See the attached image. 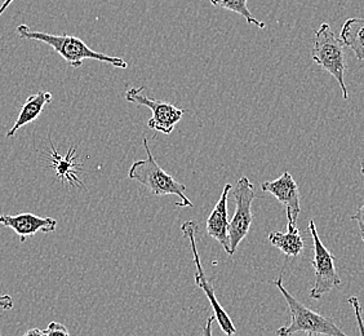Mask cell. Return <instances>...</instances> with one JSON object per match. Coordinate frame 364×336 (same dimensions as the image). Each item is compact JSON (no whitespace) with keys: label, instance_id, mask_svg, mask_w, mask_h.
Here are the masks:
<instances>
[{"label":"cell","instance_id":"cell-13","mask_svg":"<svg viewBox=\"0 0 364 336\" xmlns=\"http://www.w3.org/2000/svg\"><path fill=\"white\" fill-rule=\"evenodd\" d=\"M50 101H52V93L49 92L39 91L36 92V95L28 96L25 104L22 105L21 112L14 122V127L8 131L7 137H14L20 128L38 120L39 115L42 114L44 106L48 105Z\"/></svg>","mask_w":364,"mask_h":336},{"label":"cell","instance_id":"cell-8","mask_svg":"<svg viewBox=\"0 0 364 336\" xmlns=\"http://www.w3.org/2000/svg\"><path fill=\"white\" fill-rule=\"evenodd\" d=\"M181 231L183 233V237L189 239L190 247L193 251V260L196 264V283L198 288L203 290L204 294L207 296V299L210 300V307L213 309V315L218 322L220 329L224 331L226 335H234L237 334V329L234 326V323L230 320L229 315L226 313L220 301L218 300L216 295H215V290L213 286L210 285V280H207L205 274H204L203 266L200 263V258H199V252H198V247H196V233H198V224L196 221L188 220L185 223H182Z\"/></svg>","mask_w":364,"mask_h":336},{"label":"cell","instance_id":"cell-11","mask_svg":"<svg viewBox=\"0 0 364 336\" xmlns=\"http://www.w3.org/2000/svg\"><path fill=\"white\" fill-rule=\"evenodd\" d=\"M232 189L231 184H226L215 209L207 219V233L210 238L216 239L224 247L228 255H230V238H229V219H228V199Z\"/></svg>","mask_w":364,"mask_h":336},{"label":"cell","instance_id":"cell-22","mask_svg":"<svg viewBox=\"0 0 364 336\" xmlns=\"http://www.w3.org/2000/svg\"><path fill=\"white\" fill-rule=\"evenodd\" d=\"M360 174L364 176V155L360 159Z\"/></svg>","mask_w":364,"mask_h":336},{"label":"cell","instance_id":"cell-16","mask_svg":"<svg viewBox=\"0 0 364 336\" xmlns=\"http://www.w3.org/2000/svg\"><path fill=\"white\" fill-rule=\"evenodd\" d=\"M248 0H210V4L213 7L223 8L226 11H230L234 14H239L242 17H245V21L248 22L250 25H255L259 28H265V23L262 21L257 20L252 12L250 11V8L247 6Z\"/></svg>","mask_w":364,"mask_h":336},{"label":"cell","instance_id":"cell-12","mask_svg":"<svg viewBox=\"0 0 364 336\" xmlns=\"http://www.w3.org/2000/svg\"><path fill=\"white\" fill-rule=\"evenodd\" d=\"M50 167L55 168L56 176L63 182L70 184L71 187L75 188H83V184L77 177V172L80 171V164L77 162V155H75V147H71L68 154L61 157L57 152L55 144L50 141Z\"/></svg>","mask_w":364,"mask_h":336},{"label":"cell","instance_id":"cell-7","mask_svg":"<svg viewBox=\"0 0 364 336\" xmlns=\"http://www.w3.org/2000/svg\"><path fill=\"white\" fill-rule=\"evenodd\" d=\"M145 91H146V87L129 88L124 93V98L128 103H132L134 105L146 106L151 110L153 117L147 122V127L150 130H154L156 132L164 133V135H171L177 126V123L182 120L185 110L169 103L149 98Z\"/></svg>","mask_w":364,"mask_h":336},{"label":"cell","instance_id":"cell-18","mask_svg":"<svg viewBox=\"0 0 364 336\" xmlns=\"http://www.w3.org/2000/svg\"><path fill=\"white\" fill-rule=\"evenodd\" d=\"M351 220L357 221L358 226H359V231H360V237L364 242V199L362 204L359 206L357 212L354 215H351Z\"/></svg>","mask_w":364,"mask_h":336},{"label":"cell","instance_id":"cell-3","mask_svg":"<svg viewBox=\"0 0 364 336\" xmlns=\"http://www.w3.org/2000/svg\"><path fill=\"white\" fill-rule=\"evenodd\" d=\"M274 285L279 288L280 293L287 301L288 309L291 312V322L277 330V335H294L297 332H306L308 335L345 336L346 334L337 326L336 323L327 317L316 313L314 310L305 307L288 293L283 285V275L274 280Z\"/></svg>","mask_w":364,"mask_h":336},{"label":"cell","instance_id":"cell-20","mask_svg":"<svg viewBox=\"0 0 364 336\" xmlns=\"http://www.w3.org/2000/svg\"><path fill=\"white\" fill-rule=\"evenodd\" d=\"M14 308V299L9 295H0V309L11 310Z\"/></svg>","mask_w":364,"mask_h":336},{"label":"cell","instance_id":"cell-17","mask_svg":"<svg viewBox=\"0 0 364 336\" xmlns=\"http://www.w3.org/2000/svg\"><path fill=\"white\" fill-rule=\"evenodd\" d=\"M49 335H69V331L61 323L50 322L47 329L42 330V335L41 336Z\"/></svg>","mask_w":364,"mask_h":336},{"label":"cell","instance_id":"cell-14","mask_svg":"<svg viewBox=\"0 0 364 336\" xmlns=\"http://www.w3.org/2000/svg\"><path fill=\"white\" fill-rule=\"evenodd\" d=\"M269 242L279 248L286 256L289 258H296L301 255L304 251V239H302L301 233L297 228V224L287 223V231H272L269 234Z\"/></svg>","mask_w":364,"mask_h":336},{"label":"cell","instance_id":"cell-2","mask_svg":"<svg viewBox=\"0 0 364 336\" xmlns=\"http://www.w3.org/2000/svg\"><path fill=\"white\" fill-rule=\"evenodd\" d=\"M142 145L146 150V159L134 162L128 171V179L146 187L154 196H180L181 202L176 204V207H193V202L185 196L186 187L168 175L158 164L149 147L146 137L142 139Z\"/></svg>","mask_w":364,"mask_h":336},{"label":"cell","instance_id":"cell-19","mask_svg":"<svg viewBox=\"0 0 364 336\" xmlns=\"http://www.w3.org/2000/svg\"><path fill=\"white\" fill-rule=\"evenodd\" d=\"M348 301H349L351 305L354 307V309H355V317H357L359 330H360V334L364 335L363 320H362V308H360V304H359V301H358V298L357 296H351V298H349V300Z\"/></svg>","mask_w":364,"mask_h":336},{"label":"cell","instance_id":"cell-15","mask_svg":"<svg viewBox=\"0 0 364 336\" xmlns=\"http://www.w3.org/2000/svg\"><path fill=\"white\" fill-rule=\"evenodd\" d=\"M345 47L350 48L358 61H364V17H353L346 20L340 33Z\"/></svg>","mask_w":364,"mask_h":336},{"label":"cell","instance_id":"cell-21","mask_svg":"<svg viewBox=\"0 0 364 336\" xmlns=\"http://www.w3.org/2000/svg\"><path fill=\"white\" fill-rule=\"evenodd\" d=\"M14 1V0H4V1H3V4L0 6V16L6 12V9H7Z\"/></svg>","mask_w":364,"mask_h":336},{"label":"cell","instance_id":"cell-1","mask_svg":"<svg viewBox=\"0 0 364 336\" xmlns=\"http://www.w3.org/2000/svg\"><path fill=\"white\" fill-rule=\"evenodd\" d=\"M16 31L23 39L39 41L48 44L60 56L63 57L66 63L70 65L71 68H80L85 60H96L100 63H110L112 66L120 68V69L128 68V63L120 57L109 56L105 53L96 52L77 36H68V34L53 36L42 31H33L28 25H20Z\"/></svg>","mask_w":364,"mask_h":336},{"label":"cell","instance_id":"cell-5","mask_svg":"<svg viewBox=\"0 0 364 336\" xmlns=\"http://www.w3.org/2000/svg\"><path fill=\"white\" fill-rule=\"evenodd\" d=\"M235 199V212L229 221L230 256L234 255L242 241L247 237L253 223L252 204L256 198L252 182L247 176L239 179L235 188L231 189Z\"/></svg>","mask_w":364,"mask_h":336},{"label":"cell","instance_id":"cell-10","mask_svg":"<svg viewBox=\"0 0 364 336\" xmlns=\"http://www.w3.org/2000/svg\"><path fill=\"white\" fill-rule=\"evenodd\" d=\"M0 225L14 229L23 243L28 237L36 236V233H53L56 231L57 220L52 217L36 216L34 214L25 212L18 215H3L0 216Z\"/></svg>","mask_w":364,"mask_h":336},{"label":"cell","instance_id":"cell-9","mask_svg":"<svg viewBox=\"0 0 364 336\" xmlns=\"http://www.w3.org/2000/svg\"><path fill=\"white\" fill-rule=\"evenodd\" d=\"M261 189L272 194L278 202L286 207L288 223L297 224V219L301 212L300 191L297 182H294L289 172L286 171L283 175L273 182H262Z\"/></svg>","mask_w":364,"mask_h":336},{"label":"cell","instance_id":"cell-6","mask_svg":"<svg viewBox=\"0 0 364 336\" xmlns=\"http://www.w3.org/2000/svg\"><path fill=\"white\" fill-rule=\"evenodd\" d=\"M309 233L313 238L314 247V259L313 266L316 271V282L314 286L310 290V298L319 300L323 295L332 291L335 288H340L341 278L336 271V258L327 250L319 238L316 231V221L311 220L309 223Z\"/></svg>","mask_w":364,"mask_h":336},{"label":"cell","instance_id":"cell-4","mask_svg":"<svg viewBox=\"0 0 364 336\" xmlns=\"http://www.w3.org/2000/svg\"><path fill=\"white\" fill-rule=\"evenodd\" d=\"M311 57L319 68L336 79L341 87L343 98L348 100L349 92L345 84V70L348 68L345 44L340 38L335 36L331 26L326 22L316 31Z\"/></svg>","mask_w":364,"mask_h":336}]
</instances>
